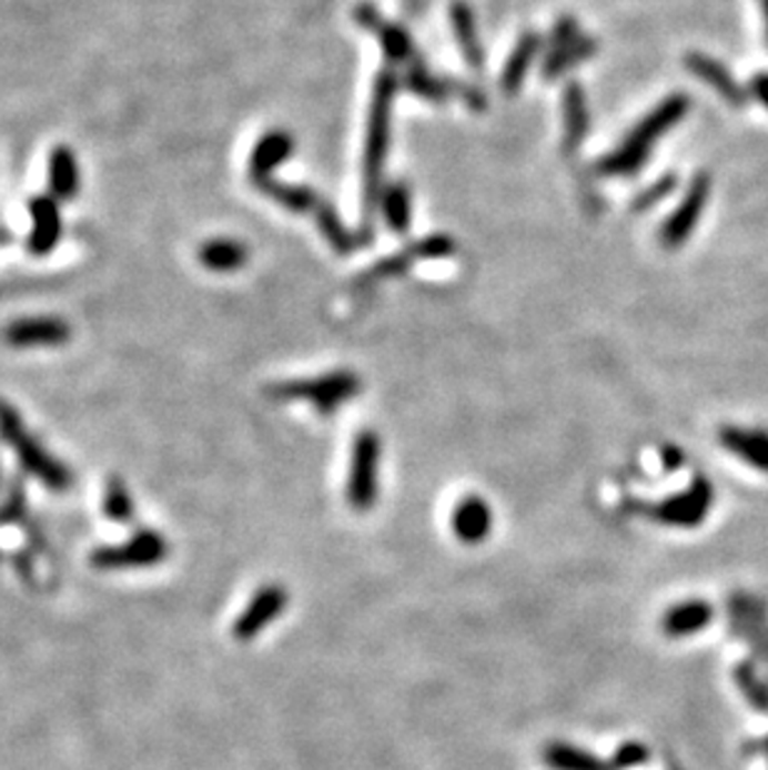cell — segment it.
<instances>
[{
	"label": "cell",
	"instance_id": "obj_1",
	"mask_svg": "<svg viewBox=\"0 0 768 770\" xmlns=\"http://www.w3.org/2000/svg\"><path fill=\"white\" fill-rule=\"evenodd\" d=\"M0 442L16 452L20 469L38 479L46 489L63 494L75 484L73 472L46 449V444L26 427L20 412L8 399H0Z\"/></svg>",
	"mask_w": 768,
	"mask_h": 770
},
{
	"label": "cell",
	"instance_id": "obj_2",
	"mask_svg": "<svg viewBox=\"0 0 768 770\" xmlns=\"http://www.w3.org/2000/svg\"><path fill=\"white\" fill-rule=\"evenodd\" d=\"M689 110V98L686 95H671L669 100L654 110V113L644 120V123L634 130L631 138L616 150V153L604 162L606 172H631L644 162V158L649 155V150L654 148L656 140H659L666 130H671Z\"/></svg>",
	"mask_w": 768,
	"mask_h": 770
},
{
	"label": "cell",
	"instance_id": "obj_3",
	"mask_svg": "<svg viewBox=\"0 0 768 770\" xmlns=\"http://www.w3.org/2000/svg\"><path fill=\"white\" fill-rule=\"evenodd\" d=\"M170 544L155 529H138L125 544L100 546L90 554V566L98 571H123V569H145L165 561Z\"/></svg>",
	"mask_w": 768,
	"mask_h": 770
},
{
	"label": "cell",
	"instance_id": "obj_4",
	"mask_svg": "<svg viewBox=\"0 0 768 770\" xmlns=\"http://www.w3.org/2000/svg\"><path fill=\"white\" fill-rule=\"evenodd\" d=\"M357 389H360V382L355 374L340 372V374H330V377H320L315 382L277 384V387L270 389V394L275 399L310 402L317 412L330 414L335 412L340 404H345L355 397Z\"/></svg>",
	"mask_w": 768,
	"mask_h": 770
},
{
	"label": "cell",
	"instance_id": "obj_5",
	"mask_svg": "<svg viewBox=\"0 0 768 770\" xmlns=\"http://www.w3.org/2000/svg\"><path fill=\"white\" fill-rule=\"evenodd\" d=\"M380 439L375 432H362L352 449L347 501L352 509L367 511L377 501L380 492Z\"/></svg>",
	"mask_w": 768,
	"mask_h": 770
},
{
	"label": "cell",
	"instance_id": "obj_6",
	"mask_svg": "<svg viewBox=\"0 0 768 770\" xmlns=\"http://www.w3.org/2000/svg\"><path fill=\"white\" fill-rule=\"evenodd\" d=\"M714 504V489L706 479H694L689 489L671 496L651 509V519L666 526H681V529H694L706 521Z\"/></svg>",
	"mask_w": 768,
	"mask_h": 770
},
{
	"label": "cell",
	"instance_id": "obj_7",
	"mask_svg": "<svg viewBox=\"0 0 768 770\" xmlns=\"http://www.w3.org/2000/svg\"><path fill=\"white\" fill-rule=\"evenodd\" d=\"M73 327L55 314H38V317H20L3 330V340L16 349L63 347L70 342Z\"/></svg>",
	"mask_w": 768,
	"mask_h": 770
},
{
	"label": "cell",
	"instance_id": "obj_8",
	"mask_svg": "<svg viewBox=\"0 0 768 770\" xmlns=\"http://www.w3.org/2000/svg\"><path fill=\"white\" fill-rule=\"evenodd\" d=\"M734 634L751 646L756 661L764 663L768 648V601L754 594H734L729 601Z\"/></svg>",
	"mask_w": 768,
	"mask_h": 770
},
{
	"label": "cell",
	"instance_id": "obj_9",
	"mask_svg": "<svg viewBox=\"0 0 768 770\" xmlns=\"http://www.w3.org/2000/svg\"><path fill=\"white\" fill-rule=\"evenodd\" d=\"M290 604V594L282 589L280 584H267L255 591L245 611L238 616V621L232 624V636L240 644H247L252 638H257L260 631H265L270 624L277 621V616L285 611Z\"/></svg>",
	"mask_w": 768,
	"mask_h": 770
},
{
	"label": "cell",
	"instance_id": "obj_10",
	"mask_svg": "<svg viewBox=\"0 0 768 770\" xmlns=\"http://www.w3.org/2000/svg\"><path fill=\"white\" fill-rule=\"evenodd\" d=\"M30 212V235L26 240L28 252L36 257H46L58 247L63 235V220H60L58 200L50 195H33L28 200Z\"/></svg>",
	"mask_w": 768,
	"mask_h": 770
},
{
	"label": "cell",
	"instance_id": "obj_11",
	"mask_svg": "<svg viewBox=\"0 0 768 770\" xmlns=\"http://www.w3.org/2000/svg\"><path fill=\"white\" fill-rule=\"evenodd\" d=\"M709 192H711L709 175H699L691 182L684 202L674 210V215L661 230V242L666 247H679L681 242L689 240L691 230L696 227V222H699L701 212L706 207V202H709Z\"/></svg>",
	"mask_w": 768,
	"mask_h": 770
},
{
	"label": "cell",
	"instance_id": "obj_12",
	"mask_svg": "<svg viewBox=\"0 0 768 770\" xmlns=\"http://www.w3.org/2000/svg\"><path fill=\"white\" fill-rule=\"evenodd\" d=\"M390 105H392V78H382L372 103V120H370V138H367V180L370 188L375 185L382 168V155L387 148V130H390Z\"/></svg>",
	"mask_w": 768,
	"mask_h": 770
},
{
	"label": "cell",
	"instance_id": "obj_13",
	"mask_svg": "<svg viewBox=\"0 0 768 770\" xmlns=\"http://www.w3.org/2000/svg\"><path fill=\"white\" fill-rule=\"evenodd\" d=\"M492 506L477 494L464 496L452 514V529L457 534V539L467 546L487 541V536L492 534Z\"/></svg>",
	"mask_w": 768,
	"mask_h": 770
},
{
	"label": "cell",
	"instance_id": "obj_14",
	"mask_svg": "<svg viewBox=\"0 0 768 770\" xmlns=\"http://www.w3.org/2000/svg\"><path fill=\"white\" fill-rule=\"evenodd\" d=\"M48 192L58 202H73L80 192V165L75 150L55 145L48 155Z\"/></svg>",
	"mask_w": 768,
	"mask_h": 770
},
{
	"label": "cell",
	"instance_id": "obj_15",
	"mask_svg": "<svg viewBox=\"0 0 768 770\" xmlns=\"http://www.w3.org/2000/svg\"><path fill=\"white\" fill-rule=\"evenodd\" d=\"M292 148H295V143H292V135L285 133V130H270V133L262 135L250 158L252 185L270 180L272 172L292 155Z\"/></svg>",
	"mask_w": 768,
	"mask_h": 770
},
{
	"label": "cell",
	"instance_id": "obj_16",
	"mask_svg": "<svg viewBox=\"0 0 768 770\" xmlns=\"http://www.w3.org/2000/svg\"><path fill=\"white\" fill-rule=\"evenodd\" d=\"M714 621V606L701 599H689L671 606L661 618V631L669 638H686L704 631Z\"/></svg>",
	"mask_w": 768,
	"mask_h": 770
},
{
	"label": "cell",
	"instance_id": "obj_17",
	"mask_svg": "<svg viewBox=\"0 0 768 770\" xmlns=\"http://www.w3.org/2000/svg\"><path fill=\"white\" fill-rule=\"evenodd\" d=\"M719 439L726 449L736 454L741 462L751 464L754 469L768 474V432L749 427H724Z\"/></svg>",
	"mask_w": 768,
	"mask_h": 770
},
{
	"label": "cell",
	"instance_id": "obj_18",
	"mask_svg": "<svg viewBox=\"0 0 768 770\" xmlns=\"http://www.w3.org/2000/svg\"><path fill=\"white\" fill-rule=\"evenodd\" d=\"M198 262L210 272H235L245 267L247 262V247L240 240L232 237H218L208 240L198 247Z\"/></svg>",
	"mask_w": 768,
	"mask_h": 770
},
{
	"label": "cell",
	"instance_id": "obj_19",
	"mask_svg": "<svg viewBox=\"0 0 768 770\" xmlns=\"http://www.w3.org/2000/svg\"><path fill=\"white\" fill-rule=\"evenodd\" d=\"M689 68L704 80V83H709L716 90V93H719L726 100V103L741 105L744 100H746L741 85L736 83L729 70H726L721 63H716L714 58H709V55H691L689 58Z\"/></svg>",
	"mask_w": 768,
	"mask_h": 770
},
{
	"label": "cell",
	"instance_id": "obj_20",
	"mask_svg": "<svg viewBox=\"0 0 768 770\" xmlns=\"http://www.w3.org/2000/svg\"><path fill=\"white\" fill-rule=\"evenodd\" d=\"M544 763L554 770H612V763L569 743H552L544 748Z\"/></svg>",
	"mask_w": 768,
	"mask_h": 770
},
{
	"label": "cell",
	"instance_id": "obj_21",
	"mask_svg": "<svg viewBox=\"0 0 768 770\" xmlns=\"http://www.w3.org/2000/svg\"><path fill=\"white\" fill-rule=\"evenodd\" d=\"M103 514L105 519L115 524H133L135 519V501L130 496L128 484L118 474L110 476L103 489Z\"/></svg>",
	"mask_w": 768,
	"mask_h": 770
},
{
	"label": "cell",
	"instance_id": "obj_22",
	"mask_svg": "<svg viewBox=\"0 0 768 770\" xmlns=\"http://www.w3.org/2000/svg\"><path fill=\"white\" fill-rule=\"evenodd\" d=\"M28 521V494L23 476H13L8 482L3 501H0V526H26Z\"/></svg>",
	"mask_w": 768,
	"mask_h": 770
},
{
	"label": "cell",
	"instance_id": "obj_23",
	"mask_svg": "<svg viewBox=\"0 0 768 770\" xmlns=\"http://www.w3.org/2000/svg\"><path fill=\"white\" fill-rule=\"evenodd\" d=\"M736 683H739L741 693L756 711H768V678H764L751 661H744L736 666Z\"/></svg>",
	"mask_w": 768,
	"mask_h": 770
},
{
	"label": "cell",
	"instance_id": "obj_24",
	"mask_svg": "<svg viewBox=\"0 0 768 770\" xmlns=\"http://www.w3.org/2000/svg\"><path fill=\"white\" fill-rule=\"evenodd\" d=\"M454 30H457L459 43L467 53L472 65H479V45H477V33H474V20L467 6H454Z\"/></svg>",
	"mask_w": 768,
	"mask_h": 770
},
{
	"label": "cell",
	"instance_id": "obj_25",
	"mask_svg": "<svg viewBox=\"0 0 768 770\" xmlns=\"http://www.w3.org/2000/svg\"><path fill=\"white\" fill-rule=\"evenodd\" d=\"M534 50H537V38L534 36H527L519 43V48L514 50V55L509 60V65L507 70H504V88H517L519 85V80L524 75V70L529 68L532 63V58H534Z\"/></svg>",
	"mask_w": 768,
	"mask_h": 770
},
{
	"label": "cell",
	"instance_id": "obj_26",
	"mask_svg": "<svg viewBox=\"0 0 768 770\" xmlns=\"http://www.w3.org/2000/svg\"><path fill=\"white\" fill-rule=\"evenodd\" d=\"M384 215L394 230H404L410 225V195L404 188H390L384 192Z\"/></svg>",
	"mask_w": 768,
	"mask_h": 770
},
{
	"label": "cell",
	"instance_id": "obj_27",
	"mask_svg": "<svg viewBox=\"0 0 768 770\" xmlns=\"http://www.w3.org/2000/svg\"><path fill=\"white\" fill-rule=\"evenodd\" d=\"M646 758H649V751H646L641 743H626L614 753L609 763H612V770H626V768H634V766L644 763Z\"/></svg>",
	"mask_w": 768,
	"mask_h": 770
},
{
	"label": "cell",
	"instance_id": "obj_28",
	"mask_svg": "<svg viewBox=\"0 0 768 770\" xmlns=\"http://www.w3.org/2000/svg\"><path fill=\"white\" fill-rule=\"evenodd\" d=\"M13 564H16L18 574H20V579H23V581H33V574H36V569H33L36 554H33V551H20V554H16Z\"/></svg>",
	"mask_w": 768,
	"mask_h": 770
},
{
	"label": "cell",
	"instance_id": "obj_29",
	"mask_svg": "<svg viewBox=\"0 0 768 770\" xmlns=\"http://www.w3.org/2000/svg\"><path fill=\"white\" fill-rule=\"evenodd\" d=\"M751 95L768 108V73H756L751 80Z\"/></svg>",
	"mask_w": 768,
	"mask_h": 770
},
{
	"label": "cell",
	"instance_id": "obj_30",
	"mask_svg": "<svg viewBox=\"0 0 768 770\" xmlns=\"http://www.w3.org/2000/svg\"><path fill=\"white\" fill-rule=\"evenodd\" d=\"M761 10H764V26H766V40H768V0H761Z\"/></svg>",
	"mask_w": 768,
	"mask_h": 770
},
{
	"label": "cell",
	"instance_id": "obj_31",
	"mask_svg": "<svg viewBox=\"0 0 768 770\" xmlns=\"http://www.w3.org/2000/svg\"><path fill=\"white\" fill-rule=\"evenodd\" d=\"M3 474H6L3 472V459H0V486H3Z\"/></svg>",
	"mask_w": 768,
	"mask_h": 770
},
{
	"label": "cell",
	"instance_id": "obj_32",
	"mask_svg": "<svg viewBox=\"0 0 768 770\" xmlns=\"http://www.w3.org/2000/svg\"><path fill=\"white\" fill-rule=\"evenodd\" d=\"M764 666H766V678H768V648H766V656H764Z\"/></svg>",
	"mask_w": 768,
	"mask_h": 770
},
{
	"label": "cell",
	"instance_id": "obj_33",
	"mask_svg": "<svg viewBox=\"0 0 768 770\" xmlns=\"http://www.w3.org/2000/svg\"><path fill=\"white\" fill-rule=\"evenodd\" d=\"M761 748H764V753H766V756H768V738H766V741H764V743H761Z\"/></svg>",
	"mask_w": 768,
	"mask_h": 770
}]
</instances>
